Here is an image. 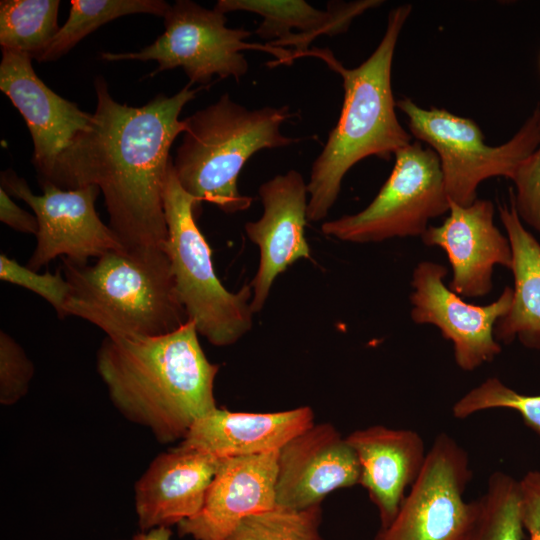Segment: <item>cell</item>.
<instances>
[{"instance_id": "cell-1", "label": "cell", "mask_w": 540, "mask_h": 540, "mask_svg": "<svg viewBox=\"0 0 540 540\" xmlns=\"http://www.w3.org/2000/svg\"><path fill=\"white\" fill-rule=\"evenodd\" d=\"M89 127L57 157L40 183L61 189L96 185L104 196L110 228L122 245L163 247L168 229L163 192L172 161L170 148L185 130L179 116L204 87L184 86L173 96L158 94L140 107L121 104L102 76Z\"/></svg>"}, {"instance_id": "cell-2", "label": "cell", "mask_w": 540, "mask_h": 540, "mask_svg": "<svg viewBox=\"0 0 540 540\" xmlns=\"http://www.w3.org/2000/svg\"><path fill=\"white\" fill-rule=\"evenodd\" d=\"M198 335L188 320L157 337H106L98 349L97 370L114 407L160 443L183 439L217 408L219 365L208 360Z\"/></svg>"}, {"instance_id": "cell-3", "label": "cell", "mask_w": 540, "mask_h": 540, "mask_svg": "<svg viewBox=\"0 0 540 540\" xmlns=\"http://www.w3.org/2000/svg\"><path fill=\"white\" fill-rule=\"evenodd\" d=\"M411 10L410 4H403L389 12L377 48L355 68L343 66L329 49L312 48L304 55L323 60L341 76L344 88L340 117L313 162L307 183L309 221L328 215L344 176L356 163L370 156L388 160L411 143V134L397 118L391 85L395 48Z\"/></svg>"}, {"instance_id": "cell-4", "label": "cell", "mask_w": 540, "mask_h": 540, "mask_svg": "<svg viewBox=\"0 0 540 540\" xmlns=\"http://www.w3.org/2000/svg\"><path fill=\"white\" fill-rule=\"evenodd\" d=\"M62 271L71 288L67 316L93 323L107 337H157L188 321L164 246H123L91 265L63 258Z\"/></svg>"}, {"instance_id": "cell-5", "label": "cell", "mask_w": 540, "mask_h": 540, "mask_svg": "<svg viewBox=\"0 0 540 540\" xmlns=\"http://www.w3.org/2000/svg\"><path fill=\"white\" fill-rule=\"evenodd\" d=\"M292 117L287 105L249 109L229 93L184 119L182 142L173 161L181 187L200 204L226 214L247 210L253 199L238 190V176L256 152L289 146L298 139L281 132Z\"/></svg>"}, {"instance_id": "cell-6", "label": "cell", "mask_w": 540, "mask_h": 540, "mask_svg": "<svg viewBox=\"0 0 540 540\" xmlns=\"http://www.w3.org/2000/svg\"><path fill=\"white\" fill-rule=\"evenodd\" d=\"M163 204L168 229L164 250L188 320L212 345L236 343L253 325L251 285L230 292L217 277L211 248L196 223L199 203L181 187L173 161L167 170Z\"/></svg>"}, {"instance_id": "cell-7", "label": "cell", "mask_w": 540, "mask_h": 540, "mask_svg": "<svg viewBox=\"0 0 540 540\" xmlns=\"http://www.w3.org/2000/svg\"><path fill=\"white\" fill-rule=\"evenodd\" d=\"M396 108L406 115L411 135L438 156L449 201L461 206L477 199V189L486 179H512L540 143V107L510 140L498 146L485 143L473 120L445 109L422 108L407 97L396 101Z\"/></svg>"}, {"instance_id": "cell-8", "label": "cell", "mask_w": 540, "mask_h": 540, "mask_svg": "<svg viewBox=\"0 0 540 540\" xmlns=\"http://www.w3.org/2000/svg\"><path fill=\"white\" fill-rule=\"evenodd\" d=\"M224 13L207 9L190 0H177L164 16V32L150 45L138 52H104L106 61L155 60L158 68L149 76L180 67L189 84L209 85L214 76L233 77L239 81L249 69L242 51L255 49L277 58L273 66L291 64L290 49L268 44L249 43L251 32L244 28L226 26Z\"/></svg>"}, {"instance_id": "cell-9", "label": "cell", "mask_w": 540, "mask_h": 540, "mask_svg": "<svg viewBox=\"0 0 540 540\" xmlns=\"http://www.w3.org/2000/svg\"><path fill=\"white\" fill-rule=\"evenodd\" d=\"M391 174L363 210L322 223V232L352 243L421 237L433 218L448 213L450 201L438 156L421 142L395 153Z\"/></svg>"}, {"instance_id": "cell-10", "label": "cell", "mask_w": 540, "mask_h": 540, "mask_svg": "<svg viewBox=\"0 0 540 540\" xmlns=\"http://www.w3.org/2000/svg\"><path fill=\"white\" fill-rule=\"evenodd\" d=\"M471 479L465 449L440 433L394 520L374 540H459L474 511V500H464Z\"/></svg>"}, {"instance_id": "cell-11", "label": "cell", "mask_w": 540, "mask_h": 540, "mask_svg": "<svg viewBox=\"0 0 540 540\" xmlns=\"http://www.w3.org/2000/svg\"><path fill=\"white\" fill-rule=\"evenodd\" d=\"M41 186L43 194L35 195L25 179L13 170L1 173V188L27 203L38 220L36 247L27 267L37 271L58 256L85 264L90 258L123 247L96 212L95 200L101 192L98 186L77 189H61L51 183Z\"/></svg>"}, {"instance_id": "cell-12", "label": "cell", "mask_w": 540, "mask_h": 540, "mask_svg": "<svg viewBox=\"0 0 540 540\" xmlns=\"http://www.w3.org/2000/svg\"><path fill=\"white\" fill-rule=\"evenodd\" d=\"M447 269L433 261H421L413 270L410 295L411 319L437 327L453 345L454 360L464 371L491 362L502 350L494 330L507 314L513 290L507 286L488 305L466 302L445 283Z\"/></svg>"}, {"instance_id": "cell-13", "label": "cell", "mask_w": 540, "mask_h": 540, "mask_svg": "<svg viewBox=\"0 0 540 540\" xmlns=\"http://www.w3.org/2000/svg\"><path fill=\"white\" fill-rule=\"evenodd\" d=\"M263 214L245 224V233L259 249V264L252 288L251 307L260 312L274 280L299 259H310L305 238L308 190L302 174L290 170L264 182L258 190Z\"/></svg>"}, {"instance_id": "cell-14", "label": "cell", "mask_w": 540, "mask_h": 540, "mask_svg": "<svg viewBox=\"0 0 540 540\" xmlns=\"http://www.w3.org/2000/svg\"><path fill=\"white\" fill-rule=\"evenodd\" d=\"M360 464L346 437L330 423H314L278 451L276 507L321 505L331 492L359 484Z\"/></svg>"}, {"instance_id": "cell-15", "label": "cell", "mask_w": 540, "mask_h": 540, "mask_svg": "<svg viewBox=\"0 0 540 540\" xmlns=\"http://www.w3.org/2000/svg\"><path fill=\"white\" fill-rule=\"evenodd\" d=\"M448 213L441 225L428 226L422 242L446 253L452 269L448 287L453 292L466 298L483 297L492 289L494 267L511 269L509 239L494 224L490 200L477 198L468 206L450 201Z\"/></svg>"}, {"instance_id": "cell-16", "label": "cell", "mask_w": 540, "mask_h": 540, "mask_svg": "<svg viewBox=\"0 0 540 540\" xmlns=\"http://www.w3.org/2000/svg\"><path fill=\"white\" fill-rule=\"evenodd\" d=\"M32 59L2 50L0 89L26 121L34 145L32 162L42 180L57 157L89 127L92 114L51 90L35 73Z\"/></svg>"}, {"instance_id": "cell-17", "label": "cell", "mask_w": 540, "mask_h": 540, "mask_svg": "<svg viewBox=\"0 0 540 540\" xmlns=\"http://www.w3.org/2000/svg\"><path fill=\"white\" fill-rule=\"evenodd\" d=\"M278 451L221 459L194 516L177 525L179 536L226 540L247 517L276 507Z\"/></svg>"}, {"instance_id": "cell-18", "label": "cell", "mask_w": 540, "mask_h": 540, "mask_svg": "<svg viewBox=\"0 0 540 540\" xmlns=\"http://www.w3.org/2000/svg\"><path fill=\"white\" fill-rule=\"evenodd\" d=\"M220 462L182 445L156 456L134 486L140 530L177 526L198 513Z\"/></svg>"}, {"instance_id": "cell-19", "label": "cell", "mask_w": 540, "mask_h": 540, "mask_svg": "<svg viewBox=\"0 0 540 540\" xmlns=\"http://www.w3.org/2000/svg\"><path fill=\"white\" fill-rule=\"evenodd\" d=\"M346 440L360 464L359 484L378 509L380 528H385L422 469L427 454L424 440L416 431L383 425L355 430Z\"/></svg>"}, {"instance_id": "cell-20", "label": "cell", "mask_w": 540, "mask_h": 540, "mask_svg": "<svg viewBox=\"0 0 540 540\" xmlns=\"http://www.w3.org/2000/svg\"><path fill=\"white\" fill-rule=\"evenodd\" d=\"M309 406L267 412H233L216 408L199 418L180 445L219 459L279 451L314 424Z\"/></svg>"}, {"instance_id": "cell-21", "label": "cell", "mask_w": 540, "mask_h": 540, "mask_svg": "<svg viewBox=\"0 0 540 540\" xmlns=\"http://www.w3.org/2000/svg\"><path fill=\"white\" fill-rule=\"evenodd\" d=\"M380 0L330 1L326 10L303 0H219L222 12H251L263 20L254 32L276 48L292 47V62L304 57L310 44L321 35L334 36L348 30L365 11L380 6Z\"/></svg>"}, {"instance_id": "cell-22", "label": "cell", "mask_w": 540, "mask_h": 540, "mask_svg": "<svg viewBox=\"0 0 540 540\" xmlns=\"http://www.w3.org/2000/svg\"><path fill=\"white\" fill-rule=\"evenodd\" d=\"M499 215L512 249L514 277L509 311L496 324L494 334L500 343L519 340L540 350V243L524 227L513 199L499 206Z\"/></svg>"}, {"instance_id": "cell-23", "label": "cell", "mask_w": 540, "mask_h": 540, "mask_svg": "<svg viewBox=\"0 0 540 540\" xmlns=\"http://www.w3.org/2000/svg\"><path fill=\"white\" fill-rule=\"evenodd\" d=\"M519 480L493 472L485 492L474 500L472 517L459 540H523Z\"/></svg>"}, {"instance_id": "cell-24", "label": "cell", "mask_w": 540, "mask_h": 540, "mask_svg": "<svg viewBox=\"0 0 540 540\" xmlns=\"http://www.w3.org/2000/svg\"><path fill=\"white\" fill-rule=\"evenodd\" d=\"M69 16L48 46L34 59L55 61L100 26L121 16L152 14L164 17L170 4L163 0H72Z\"/></svg>"}, {"instance_id": "cell-25", "label": "cell", "mask_w": 540, "mask_h": 540, "mask_svg": "<svg viewBox=\"0 0 540 540\" xmlns=\"http://www.w3.org/2000/svg\"><path fill=\"white\" fill-rule=\"evenodd\" d=\"M59 0H2L0 45L2 50L34 57L57 34Z\"/></svg>"}, {"instance_id": "cell-26", "label": "cell", "mask_w": 540, "mask_h": 540, "mask_svg": "<svg viewBox=\"0 0 540 540\" xmlns=\"http://www.w3.org/2000/svg\"><path fill=\"white\" fill-rule=\"evenodd\" d=\"M321 505L302 510L275 507L245 518L226 540H324Z\"/></svg>"}, {"instance_id": "cell-27", "label": "cell", "mask_w": 540, "mask_h": 540, "mask_svg": "<svg viewBox=\"0 0 540 540\" xmlns=\"http://www.w3.org/2000/svg\"><path fill=\"white\" fill-rule=\"evenodd\" d=\"M510 409L518 412L524 422L540 435V395H523L490 377L469 390L452 407L455 418L464 419L490 409Z\"/></svg>"}, {"instance_id": "cell-28", "label": "cell", "mask_w": 540, "mask_h": 540, "mask_svg": "<svg viewBox=\"0 0 540 540\" xmlns=\"http://www.w3.org/2000/svg\"><path fill=\"white\" fill-rule=\"evenodd\" d=\"M0 279L36 293L53 306L60 318L67 317L66 305L71 288L60 270L55 273L46 271L40 274L2 253L0 255Z\"/></svg>"}, {"instance_id": "cell-29", "label": "cell", "mask_w": 540, "mask_h": 540, "mask_svg": "<svg viewBox=\"0 0 540 540\" xmlns=\"http://www.w3.org/2000/svg\"><path fill=\"white\" fill-rule=\"evenodd\" d=\"M34 365L20 344L7 332H0V403L11 406L28 392Z\"/></svg>"}, {"instance_id": "cell-30", "label": "cell", "mask_w": 540, "mask_h": 540, "mask_svg": "<svg viewBox=\"0 0 540 540\" xmlns=\"http://www.w3.org/2000/svg\"><path fill=\"white\" fill-rule=\"evenodd\" d=\"M510 189L518 216L540 235V143L517 168Z\"/></svg>"}, {"instance_id": "cell-31", "label": "cell", "mask_w": 540, "mask_h": 540, "mask_svg": "<svg viewBox=\"0 0 540 540\" xmlns=\"http://www.w3.org/2000/svg\"><path fill=\"white\" fill-rule=\"evenodd\" d=\"M519 484L524 529L529 540H540V472H527Z\"/></svg>"}, {"instance_id": "cell-32", "label": "cell", "mask_w": 540, "mask_h": 540, "mask_svg": "<svg viewBox=\"0 0 540 540\" xmlns=\"http://www.w3.org/2000/svg\"><path fill=\"white\" fill-rule=\"evenodd\" d=\"M0 220L19 232L35 235L38 232L37 217L19 207L2 188L0 189Z\"/></svg>"}, {"instance_id": "cell-33", "label": "cell", "mask_w": 540, "mask_h": 540, "mask_svg": "<svg viewBox=\"0 0 540 540\" xmlns=\"http://www.w3.org/2000/svg\"><path fill=\"white\" fill-rule=\"evenodd\" d=\"M172 532L170 528L161 527L147 531H140L129 539L117 540H171Z\"/></svg>"}]
</instances>
